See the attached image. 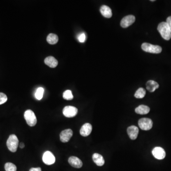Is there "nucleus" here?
Returning <instances> with one entry per match:
<instances>
[{"label":"nucleus","mask_w":171,"mask_h":171,"mask_svg":"<svg viewBox=\"0 0 171 171\" xmlns=\"http://www.w3.org/2000/svg\"><path fill=\"white\" fill-rule=\"evenodd\" d=\"M166 23L170 29V31L171 32V16L168 17L166 20Z\"/></svg>","instance_id":"26"},{"label":"nucleus","mask_w":171,"mask_h":171,"mask_svg":"<svg viewBox=\"0 0 171 171\" xmlns=\"http://www.w3.org/2000/svg\"><path fill=\"white\" fill-rule=\"evenodd\" d=\"M100 11L102 15L106 18H110L112 16L111 9L106 5H102L100 7Z\"/></svg>","instance_id":"14"},{"label":"nucleus","mask_w":171,"mask_h":171,"mask_svg":"<svg viewBox=\"0 0 171 171\" xmlns=\"http://www.w3.org/2000/svg\"><path fill=\"white\" fill-rule=\"evenodd\" d=\"M157 29L164 40L169 41L171 39V32L166 22H162L159 23Z\"/></svg>","instance_id":"1"},{"label":"nucleus","mask_w":171,"mask_h":171,"mask_svg":"<svg viewBox=\"0 0 171 171\" xmlns=\"http://www.w3.org/2000/svg\"><path fill=\"white\" fill-rule=\"evenodd\" d=\"M44 62L47 65L52 68H55L58 64V61L52 56L47 57L45 59Z\"/></svg>","instance_id":"16"},{"label":"nucleus","mask_w":171,"mask_h":171,"mask_svg":"<svg viewBox=\"0 0 171 171\" xmlns=\"http://www.w3.org/2000/svg\"><path fill=\"white\" fill-rule=\"evenodd\" d=\"M25 119L27 123L30 127H34L37 124V118L34 113L31 110H27L24 114Z\"/></svg>","instance_id":"4"},{"label":"nucleus","mask_w":171,"mask_h":171,"mask_svg":"<svg viewBox=\"0 0 171 171\" xmlns=\"http://www.w3.org/2000/svg\"><path fill=\"white\" fill-rule=\"evenodd\" d=\"M127 132L131 139L135 140L137 137L139 133V129L136 126H131L128 128Z\"/></svg>","instance_id":"11"},{"label":"nucleus","mask_w":171,"mask_h":171,"mask_svg":"<svg viewBox=\"0 0 171 171\" xmlns=\"http://www.w3.org/2000/svg\"><path fill=\"white\" fill-rule=\"evenodd\" d=\"M7 96L3 93H0V105L5 103L7 101Z\"/></svg>","instance_id":"24"},{"label":"nucleus","mask_w":171,"mask_h":171,"mask_svg":"<svg viewBox=\"0 0 171 171\" xmlns=\"http://www.w3.org/2000/svg\"><path fill=\"white\" fill-rule=\"evenodd\" d=\"M150 108L148 106L146 105L139 106L135 110L136 113L140 115H146L148 114L150 112Z\"/></svg>","instance_id":"18"},{"label":"nucleus","mask_w":171,"mask_h":171,"mask_svg":"<svg viewBox=\"0 0 171 171\" xmlns=\"http://www.w3.org/2000/svg\"><path fill=\"white\" fill-rule=\"evenodd\" d=\"M153 121L148 118H142L138 121L139 127L143 130H149L153 127Z\"/></svg>","instance_id":"5"},{"label":"nucleus","mask_w":171,"mask_h":171,"mask_svg":"<svg viewBox=\"0 0 171 171\" xmlns=\"http://www.w3.org/2000/svg\"><path fill=\"white\" fill-rule=\"evenodd\" d=\"M151 2H154V1H155V0H151Z\"/></svg>","instance_id":"29"},{"label":"nucleus","mask_w":171,"mask_h":171,"mask_svg":"<svg viewBox=\"0 0 171 171\" xmlns=\"http://www.w3.org/2000/svg\"><path fill=\"white\" fill-rule=\"evenodd\" d=\"M25 147V144L23 143H21L20 144V148H23Z\"/></svg>","instance_id":"28"},{"label":"nucleus","mask_w":171,"mask_h":171,"mask_svg":"<svg viewBox=\"0 0 171 171\" xmlns=\"http://www.w3.org/2000/svg\"><path fill=\"white\" fill-rule=\"evenodd\" d=\"M142 50L146 52L151 53L158 54L162 52L161 47L158 45H155L148 43H144L141 46Z\"/></svg>","instance_id":"3"},{"label":"nucleus","mask_w":171,"mask_h":171,"mask_svg":"<svg viewBox=\"0 0 171 171\" xmlns=\"http://www.w3.org/2000/svg\"><path fill=\"white\" fill-rule=\"evenodd\" d=\"M136 20V18L134 15H128L125 16L122 19L120 22L121 26L124 28L128 27L129 26L131 25Z\"/></svg>","instance_id":"8"},{"label":"nucleus","mask_w":171,"mask_h":171,"mask_svg":"<svg viewBox=\"0 0 171 171\" xmlns=\"http://www.w3.org/2000/svg\"><path fill=\"white\" fill-rule=\"evenodd\" d=\"M6 171H16L17 167L15 164L11 163H7L4 166Z\"/></svg>","instance_id":"22"},{"label":"nucleus","mask_w":171,"mask_h":171,"mask_svg":"<svg viewBox=\"0 0 171 171\" xmlns=\"http://www.w3.org/2000/svg\"><path fill=\"white\" fill-rule=\"evenodd\" d=\"M19 146V140L16 135H11L7 141V146L9 150L11 152L17 151Z\"/></svg>","instance_id":"2"},{"label":"nucleus","mask_w":171,"mask_h":171,"mask_svg":"<svg viewBox=\"0 0 171 171\" xmlns=\"http://www.w3.org/2000/svg\"><path fill=\"white\" fill-rule=\"evenodd\" d=\"M78 112V110L75 106H65L63 110V114L64 116L67 118H73L77 115Z\"/></svg>","instance_id":"6"},{"label":"nucleus","mask_w":171,"mask_h":171,"mask_svg":"<svg viewBox=\"0 0 171 171\" xmlns=\"http://www.w3.org/2000/svg\"><path fill=\"white\" fill-rule=\"evenodd\" d=\"M59 38L58 36L55 34H50L47 38V41L50 44H55L58 43Z\"/></svg>","instance_id":"19"},{"label":"nucleus","mask_w":171,"mask_h":171,"mask_svg":"<svg viewBox=\"0 0 171 171\" xmlns=\"http://www.w3.org/2000/svg\"><path fill=\"white\" fill-rule=\"evenodd\" d=\"M63 97L64 99L67 100H71L73 99V96L71 90H67L63 93Z\"/></svg>","instance_id":"23"},{"label":"nucleus","mask_w":171,"mask_h":171,"mask_svg":"<svg viewBox=\"0 0 171 171\" xmlns=\"http://www.w3.org/2000/svg\"><path fill=\"white\" fill-rule=\"evenodd\" d=\"M78 40L80 43H83L86 40V35L84 33L80 34L78 36Z\"/></svg>","instance_id":"25"},{"label":"nucleus","mask_w":171,"mask_h":171,"mask_svg":"<svg viewBox=\"0 0 171 171\" xmlns=\"http://www.w3.org/2000/svg\"><path fill=\"white\" fill-rule=\"evenodd\" d=\"M29 171H42V169L40 167H37V168H30Z\"/></svg>","instance_id":"27"},{"label":"nucleus","mask_w":171,"mask_h":171,"mask_svg":"<svg viewBox=\"0 0 171 171\" xmlns=\"http://www.w3.org/2000/svg\"><path fill=\"white\" fill-rule=\"evenodd\" d=\"M93 161L97 166H101L104 164L105 160L101 155L97 153L93 154L92 156Z\"/></svg>","instance_id":"15"},{"label":"nucleus","mask_w":171,"mask_h":171,"mask_svg":"<svg viewBox=\"0 0 171 171\" xmlns=\"http://www.w3.org/2000/svg\"><path fill=\"white\" fill-rule=\"evenodd\" d=\"M44 91V88L42 87L38 88L37 89L35 94V97L37 99L40 100L43 98Z\"/></svg>","instance_id":"21"},{"label":"nucleus","mask_w":171,"mask_h":171,"mask_svg":"<svg viewBox=\"0 0 171 171\" xmlns=\"http://www.w3.org/2000/svg\"><path fill=\"white\" fill-rule=\"evenodd\" d=\"M146 88L149 92H153L159 88V85L157 82L154 80H149L146 84Z\"/></svg>","instance_id":"17"},{"label":"nucleus","mask_w":171,"mask_h":171,"mask_svg":"<svg viewBox=\"0 0 171 171\" xmlns=\"http://www.w3.org/2000/svg\"><path fill=\"white\" fill-rule=\"evenodd\" d=\"M68 161L69 164L74 168H80L83 165V163L81 160L76 156L70 157Z\"/></svg>","instance_id":"13"},{"label":"nucleus","mask_w":171,"mask_h":171,"mask_svg":"<svg viewBox=\"0 0 171 171\" xmlns=\"http://www.w3.org/2000/svg\"><path fill=\"white\" fill-rule=\"evenodd\" d=\"M146 94V90L144 88H140L137 90L134 96L137 98H143L145 97Z\"/></svg>","instance_id":"20"},{"label":"nucleus","mask_w":171,"mask_h":171,"mask_svg":"<svg viewBox=\"0 0 171 171\" xmlns=\"http://www.w3.org/2000/svg\"><path fill=\"white\" fill-rule=\"evenodd\" d=\"M73 136V131L71 129H67L62 131L60 134V140L63 143H67L70 141Z\"/></svg>","instance_id":"9"},{"label":"nucleus","mask_w":171,"mask_h":171,"mask_svg":"<svg viewBox=\"0 0 171 171\" xmlns=\"http://www.w3.org/2000/svg\"><path fill=\"white\" fill-rule=\"evenodd\" d=\"M43 160L47 165H52L55 163V157L52 152L46 151L43 155Z\"/></svg>","instance_id":"7"},{"label":"nucleus","mask_w":171,"mask_h":171,"mask_svg":"<svg viewBox=\"0 0 171 171\" xmlns=\"http://www.w3.org/2000/svg\"><path fill=\"white\" fill-rule=\"evenodd\" d=\"M153 156L158 160H162L165 158L166 153L164 149L161 147H155L152 151Z\"/></svg>","instance_id":"10"},{"label":"nucleus","mask_w":171,"mask_h":171,"mask_svg":"<svg viewBox=\"0 0 171 171\" xmlns=\"http://www.w3.org/2000/svg\"><path fill=\"white\" fill-rule=\"evenodd\" d=\"M92 130V125L89 123H86L81 127L80 130V134L82 137H88L91 134Z\"/></svg>","instance_id":"12"}]
</instances>
